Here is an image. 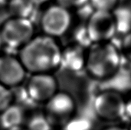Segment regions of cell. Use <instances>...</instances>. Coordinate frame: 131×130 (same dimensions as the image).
Listing matches in <instances>:
<instances>
[{
  "mask_svg": "<svg viewBox=\"0 0 131 130\" xmlns=\"http://www.w3.org/2000/svg\"><path fill=\"white\" fill-rule=\"evenodd\" d=\"M87 49L74 42L62 48L60 67L71 73L85 70Z\"/></svg>",
  "mask_w": 131,
  "mask_h": 130,
  "instance_id": "cell-10",
  "label": "cell"
},
{
  "mask_svg": "<svg viewBox=\"0 0 131 130\" xmlns=\"http://www.w3.org/2000/svg\"><path fill=\"white\" fill-rule=\"evenodd\" d=\"M93 108L97 117L105 122H115L125 117L126 98L115 90H104L94 97Z\"/></svg>",
  "mask_w": 131,
  "mask_h": 130,
  "instance_id": "cell-4",
  "label": "cell"
},
{
  "mask_svg": "<svg viewBox=\"0 0 131 130\" xmlns=\"http://www.w3.org/2000/svg\"><path fill=\"white\" fill-rule=\"evenodd\" d=\"M39 23L42 34L58 39L69 31L72 15L69 8L54 3L44 10Z\"/></svg>",
  "mask_w": 131,
  "mask_h": 130,
  "instance_id": "cell-5",
  "label": "cell"
},
{
  "mask_svg": "<svg viewBox=\"0 0 131 130\" xmlns=\"http://www.w3.org/2000/svg\"><path fill=\"white\" fill-rule=\"evenodd\" d=\"M34 5H35L37 8L39 6H41L45 4H46L47 2H48L50 0H30Z\"/></svg>",
  "mask_w": 131,
  "mask_h": 130,
  "instance_id": "cell-22",
  "label": "cell"
},
{
  "mask_svg": "<svg viewBox=\"0 0 131 130\" xmlns=\"http://www.w3.org/2000/svg\"><path fill=\"white\" fill-rule=\"evenodd\" d=\"M61 50L57 38L41 34L21 48L18 57L28 74L52 73L60 68Z\"/></svg>",
  "mask_w": 131,
  "mask_h": 130,
  "instance_id": "cell-1",
  "label": "cell"
},
{
  "mask_svg": "<svg viewBox=\"0 0 131 130\" xmlns=\"http://www.w3.org/2000/svg\"><path fill=\"white\" fill-rule=\"evenodd\" d=\"M44 105L43 113L53 126H64L75 116L76 102L68 92L58 90Z\"/></svg>",
  "mask_w": 131,
  "mask_h": 130,
  "instance_id": "cell-7",
  "label": "cell"
},
{
  "mask_svg": "<svg viewBox=\"0 0 131 130\" xmlns=\"http://www.w3.org/2000/svg\"><path fill=\"white\" fill-rule=\"evenodd\" d=\"M102 130H130L129 128H126L123 126H119V125H112L105 127Z\"/></svg>",
  "mask_w": 131,
  "mask_h": 130,
  "instance_id": "cell-21",
  "label": "cell"
},
{
  "mask_svg": "<svg viewBox=\"0 0 131 130\" xmlns=\"http://www.w3.org/2000/svg\"><path fill=\"white\" fill-rule=\"evenodd\" d=\"M129 129L131 130V126H130V128H129Z\"/></svg>",
  "mask_w": 131,
  "mask_h": 130,
  "instance_id": "cell-25",
  "label": "cell"
},
{
  "mask_svg": "<svg viewBox=\"0 0 131 130\" xmlns=\"http://www.w3.org/2000/svg\"><path fill=\"white\" fill-rule=\"evenodd\" d=\"M120 0H89V5L93 10L113 11L118 5Z\"/></svg>",
  "mask_w": 131,
  "mask_h": 130,
  "instance_id": "cell-16",
  "label": "cell"
},
{
  "mask_svg": "<svg viewBox=\"0 0 131 130\" xmlns=\"http://www.w3.org/2000/svg\"><path fill=\"white\" fill-rule=\"evenodd\" d=\"M85 28L92 44L111 41L117 34L113 11L93 10L89 14Z\"/></svg>",
  "mask_w": 131,
  "mask_h": 130,
  "instance_id": "cell-6",
  "label": "cell"
},
{
  "mask_svg": "<svg viewBox=\"0 0 131 130\" xmlns=\"http://www.w3.org/2000/svg\"><path fill=\"white\" fill-rule=\"evenodd\" d=\"M122 55L112 41L93 43L87 48L85 71L95 80H104L117 74Z\"/></svg>",
  "mask_w": 131,
  "mask_h": 130,
  "instance_id": "cell-2",
  "label": "cell"
},
{
  "mask_svg": "<svg viewBox=\"0 0 131 130\" xmlns=\"http://www.w3.org/2000/svg\"><path fill=\"white\" fill-rule=\"evenodd\" d=\"M13 103L12 89L0 83V113Z\"/></svg>",
  "mask_w": 131,
  "mask_h": 130,
  "instance_id": "cell-18",
  "label": "cell"
},
{
  "mask_svg": "<svg viewBox=\"0 0 131 130\" xmlns=\"http://www.w3.org/2000/svg\"><path fill=\"white\" fill-rule=\"evenodd\" d=\"M64 130H91V123L83 117H72L64 126Z\"/></svg>",
  "mask_w": 131,
  "mask_h": 130,
  "instance_id": "cell-15",
  "label": "cell"
},
{
  "mask_svg": "<svg viewBox=\"0 0 131 130\" xmlns=\"http://www.w3.org/2000/svg\"><path fill=\"white\" fill-rule=\"evenodd\" d=\"M26 110L12 103L0 113V127L2 130H10L24 126L26 121Z\"/></svg>",
  "mask_w": 131,
  "mask_h": 130,
  "instance_id": "cell-11",
  "label": "cell"
},
{
  "mask_svg": "<svg viewBox=\"0 0 131 130\" xmlns=\"http://www.w3.org/2000/svg\"><path fill=\"white\" fill-rule=\"evenodd\" d=\"M31 19L11 16L0 26V38L3 47L19 50L35 36Z\"/></svg>",
  "mask_w": 131,
  "mask_h": 130,
  "instance_id": "cell-3",
  "label": "cell"
},
{
  "mask_svg": "<svg viewBox=\"0 0 131 130\" xmlns=\"http://www.w3.org/2000/svg\"><path fill=\"white\" fill-rule=\"evenodd\" d=\"M10 130H28L26 129V127L25 126V125L24 126H18V127H16V128H14V129H10Z\"/></svg>",
  "mask_w": 131,
  "mask_h": 130,
  "instance_id": "cell-23",
  "label": "cell"
},
{
  "mask_svg": "<svg viewBox=\"0 0 131 130\" xmlns=\"http://www.w3.org/2000/svg\"><path fill=\"white\" fill-rule=\"evenodd\" d=\"M3 47V45H2V41H1V38H0V51H1V48Z\"/></svg>",
  "mask_w": 131,
  "mask_h": 130,
  "instance_id": "cell-24",
  "label": "cell"
},
{
  "mask_svg": "<svg viewBox=\"0 0 131 130\" xmlns=\"http://www.w3.org/2000/svg\"><path fill=\"white\" fill-rule=\"evenodd\" d=\"M126 98V111L125 117L131 120V93H130Z\"/></svg>",
  "mask_w": 131,
  "mask_h": 130,
  "instance_id": "cell-20",
  "label": "cell"
},
{
  "mask_svg": "<svg viewBox=\"0 0 131 130\" xmlns=\"http://www.w3.org/2000/svg\"><path fill=\"white\" fill-rule=\"evenodd\" d=\"M118 48L121 53L122 57L131 63V31L122 34Z\"/></svg>",
  "mask_w": 131,
  "mask_h": 130,
  "instance_id": "cell-17",
  "label": "cell"
},
{
  "mask_svg": "<svg viewBox=\"0 0 131 130\" xmlns=\"http://www.w3.org/2000/svg\"><path fill=\"white\" fill-rule=\"evenodd\" d=\"M24 87L35 104H44L59 90L58 80L51 73L31 74Z\"/></svg>",
  "mask_w": 131,
  "mask_h": 130,
  "instance_id": "cell-8",
  "label": "cell"
},
{
  "mask_svg": "<svg viewBox=\"0 0 131 130\" xmlns=\"http://www.w3.org/2000/svg\"><path fill=\"white\" fill-rule=\"evenodd\" d=\"M27 71L18 56L0 53V83L14 89L21 86Z\"/></svg>",
  "mask_w": 131,
  "mask_h": 130,
  "instance_id": "cell-9",
  "label": "cell"
},
{
  "mask_svg": "<svg viewBox=\"0 0 131 130\" xmlns=\"http://www.w3.org/2000/svg\"><path fill=\"white\" fill-rule=\"evenodd\" d=\"M25 126L28 130H53L54 126L42 112L35 113L26 119Z\"/></svg>",
  "mask_w": 131,
  "mask_h": 130,
  "instance_id": "cell-14",
  "label": "cell"
},
{
  "mask_svg": "<svg viewBox=\"0 0 131 130\" xmlns=\"http://www.w3.org/2000/svg\"><path fill=\"white\" fill-rule=\"evenodd\" d=\"M7 4L8 11L13 17L31 19L37 8L30 0H9Z\"/></svg>",
  "mask_w": 131,
  "mask_h": 130,
  "instance_id": "cell-12",
  "label": "cell"
},
{
  "mask_svg": "<svg viewBox=\"0 0 131 130\" xmlns=\"http://www.w3.org/2000/svg\"><path fill=\"white\" fill-rule=\"evenodd\" d=\"M113 14L115 18L117 31L124 34L131 31V8L126 6H117Z\"/></svg>",
  "mask_w": 131,
  "mask_h": 130,
  "instance_id": "cell-13",
  "label": "cell"
},
{
  "mask_svg": "<svg viewBox=\"0 0 131 130\" xmlns=\"http://www.w3.org/2000/svg\"><path fill=\"white\" fill-rule=\"evenodd\" d=\"M6 1H7V2H8V1H9V0H6Z\"/></svg>",
  "mask_w": 131,
  "mask_h": 130,
  "instance_id": "cell-26",
  "label": "cell"
},
{
  "mask_svg": "<svg viewBox=\"0 0 131 130\" xmlns=\"http://www.w3.org/2000/svg\"><path fill=\"white\" fill-rule=\"evenodd\" d=\"M55 3L63 5L69 9L81 8L88 4L89 0H54Z\"/></svg>",
  "mask_w": 131,
  "mask_h": 130,
  "instance_id": "cell-19",
  "label": "cell"
}]
</instances>
